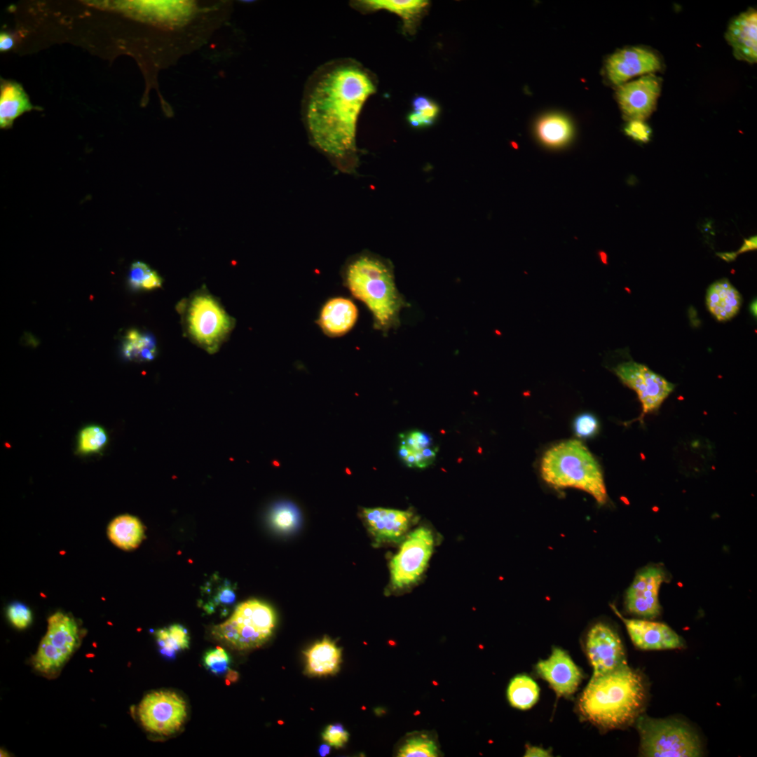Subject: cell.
Masks as SVG:
<instances>
[{
  "instance_id": "49",
  "label": "cell",
  "mask_w": 757,
  "mask_h": 757,
  "mask_svg": "<svg viewBox=\"0 0 757 757\" xmlns=\"http://www.w3.org/2000/svg\"><path fill=\"white\" fill-rule=\"evenodd\" d=\"M737 254H738L737 252L717 253V255H718L721 258L727 261H732L735 260Z\"/></svg>"
},
{
  "instance_id": "11",
  "label": "cell",
  "mask_w": 757,
  "mask_h": 757,
  "mask_svg": "<svg viewBox=\"0 0 757 757\" xmlns=\"http://www.w3.org/2000/svg\"><path fill=\"white\" fill-rule=\"evenodd\" d=\"M614 371L636 393L642 405V416L657 410L675 386L646 365L633 361L619 364Z\"/></svg>"
},
{
  "instance_id": "24",
  "label": "cell",
  "mask_w": 757,
  "mask_h": 757,
  "mask_svg": "<svg viewBox=\"0 0 757 757\" xmlns=\"http://www.w3.org/2000/svg\"><path fill=\"white\" fill-rule=\"evenodd\" d=\"M108 536L117 547L130 550L141 543L144 536V529L137 518L124 514L111 521L108 527Z\"/></svg>"
},
{
  "instance_id": "15",
  "label": "cell",
  "mask_w": 757,
  "mask_h": 757,
  "mask_svg": "<svg viewBox=\"0 0 757 757\" xmlns=\"http://www.w3.org/2000/svg\"><path fill=\"white\" fill-rule=\"evenodd\" d=\"M662 64L658 56L649 49L630 47L619 50L607 59L606 69L608 79L620 86L629 79L659 71Z\"/></svg>"
},
{
  "instance_id": "29",
  "label": "cell",
  "mask_w": 757,
  "mask_h": 757,
  "mask_svg": "<svg viewBox=\"0 0 757 757\" xmlns=\"http://www.w3.org/2000/svg\"><path fill=\"white\" fill-rule=\"evenodd\" d=\"M203 594L207 596L203 608L208 613H214L217 607H229L236 601L233 585L216 575L205 584Z\"/></svg>"
},
{
  "instance_id": "39",
  "label": "cell",
  "mask_w": 757,
  "mask_h": 757,
  "mask_svg": "<svg viewBox=\"0 0 757 757\" xmlns=\"http://www.w3.org/2000/svg\"><path fill=\"white\" fill-rule=\"evenodd\" d=\"M401 444L414 451H421L432 446V438L425 432L414 430L403 434Z\"/></svg>"
},
{
  "instance_id": "1",
  "label": "cell",
  "mask_w": 757,
  "mask_h": 757,
  "mask_svg": "<svg viewBox=\"0 0 757 757\" xmlns=\"http://www.w3.org/2000/svg\"><path fill=\"white\" fill-rule=\"evenodd\" d=\"M376 86L369 74L348 60L328 62L311 76L302 110L313 144L329 156L344 161L356 151L357 119Z\"/></svg>"
},
{
  "instance_id": "34",
  "label": "cell",
  "mask_w": 757,
  "mask_h": 757,
  "mask_svg": "<svg viewBox=\"0 0 757 757\" xmlns=\"http://www.w3.org/2000/svg\"><path fill=\"white\" fill-rule=\"evenodd\" d=\"M399 456L404 463L410 468H425L435 460L437 449L431 446L421 451H414L403 444H400Z\"/></svg>"
},
{
  "instance_id": "22",
  "label": "cell",
  "mask_w": 757,
  "mask_h": 757,
  "mask_svg": "<svg viewBox=\"0 0 757 757\" xmlns=\"http://www.w3.org/2000/svg\"><path fill=\"white\" fill-rule=\"evenodd\" d=\"M706 302L709 311L718 320L725 321L738 313L742 296L730 281L723 278L710 285Z\"/></svg>"
},
{
  "instance_id": "36",
  "label": "cell",
  "mask_w": 757,
  "mask_h": 757,
  "mask_svg": "<svg viewBox=\"0 0 757 757\" xmlns=\"http://www.w3.org/2000/svg\"><path fill=\"white\" fill-rule=\"evenodd\" d=\"M575 435L579 438H590L595 436L599 429L596 417L590 413H583L577 416L573 423Z\"/></svg>"
},
{
  "instance_id": "13",
  "label": "cell",
  "mask_w": 757,
  "mask_h": 757,
  "mask_svg": "<svg viewBox=\"0 0 757 757\" xmlns=\"http://www.w3.org/2000/svg\"><path fill=\"white\" fill-rule=\"evenodd\" d=\"M660 90V79L650 74L619 86L616 96L627 118L644 121L655 109Z\"/></svg>"
},
{
  "instance_id": "10",
  "label": "cell",
  "mask_w": 757,
  "mask_h": 757,
  "mask_svg": "<svg viewBox=\"0 0 757 757\" xmlns=\"http://www.w3.org/2000/svg\"><path fill=\"white\" fill-rule=\"evenodd\" d=\"M137 714L146 730L161 735H170L183 725L187 715L186 704L175 692L154 691L142 699Z\"/></svg>"
},
{
  "instance_id": "4",
  "label": "cell",
  "mask_w": 757,
  "mask_h": 757,
  "mask_svg": "<svg viewBox=\"0 0 757 757\" xmlns=\"http://www.w3.org/2000/svg\"><path fill=\"white\" fill-rule=\"evenodd\" d=\"M540 470L543 479L556 489L582 490L601 505L608 500L599 464L577 439L563 441L549 448L542 457Z\"/></svg>"
},
{
  "instance_id": "28",
  "label": "cell",
  "mask_w": 757,
  "mask_h": 757,
  "mask_svg": "<svg viewBox=\"0 0 757 757\" xmlns=\"http://www.w3.org/2000/svg\"><path fill=\"white\" fill-rule=\"evenodd\" d=\"M540 689L537 683L526 675H518L510 682L507 690L510 704L519 709H528L539 698Z\"/></svg>"
},
{
  "instance_id": "47",
  "label": "cell",
  "mask_w": 757,
  "mask_h": 757,
  "mask_svg": "<svg viewBox=\"0 0 757 757\" xmlns=\"http://www.w3.org/2000/svg\"><path fill=\"white\" fill-rule=\"evenodd\" d=\"M757 238L756 236H751L749 238H745L744 243L737 252V254L743 253L750 250H756L757 247Z\"/></svg>"
},
{
  "instance_id": "30",
  "label": "cell",
  "mask_w": 757,
  "mask_h": 757,
  "mask_svg": "<svg viewBox=\"0 0 757 757\" xmlns=\"http://www.w3.org/2000/svg\"><path fill=\"white\" fill-rule=\"evenodd\" d=\"M439 749L435 741L424 733L416 734L408 737L399 749L400 757H436Z\"/></svg>"
},
{
  "instance_id": "52",
  "label": "cell",
  "mask_w": 757,
  "mask_h": 757,
  "mask_svg": "<svg viewBox=\"0 0 757 757\" xmlns=\"http://www.w3.org/2000/svg\"><path fill=\"white\" fill-rule=\"evenodd\" d=\"M599 257L601 259V261L603 264H607V255H606V254L605 252H599Z\"/></svg>"
},
{
  "instance_id": "3",
  "label": "cell",
  "mask_w": 757,
  "mask_h": 757,
  "mask_svg": "<svg viewBox=\"0 0 757 757\" xmlns=\"http://www.w3.org/2000/svg\"><path fill=\"white\" fill-rule=\"evenodd\" d=\"M344 282L372 313L377 329L386 331L396 325L403 303L391 269L383 261L367 255L357 257L347 266Z\"/></svg>"
},
{
  "instance_id": "35",
  "label": "cell",
  "mask_w": 757,
  "mask_h": 757,
  "mask_svg": "<svg viewBox=\"0 0 757 757\" xmlns=\"http://www.w3.org/2000/svg\"><path fill=\"white\" fill-rule=\"evenodd\" d=\"M231 658L226 651L217 647L207 651L203 657V664L212 673L221 675L229 669Z\"/></svg>"
},
{
  "instance_id": "16",
  "label": "cell",
  "mask_w": 757,
  "mask_h": 757,
  "mask_svg": "<svg viewBox=\"0 0 757 757\" xmlns=\"http://www.w3.org/2000/svg\"><path fill=\"white\" fill-rule=\"evenodd\" d=\"M536 668L559 696L574 693L582 677L571 657L559 648H554L547 659L539 661Z\"/></svg>"
},
{
  "instance_id": "46",
  "label": "cell",
  "mask_w": 757,
  "mask_h": 757,
  "mask_svg": "<svg viewBox=\"0 0 757 757\" xmlns=\"http://www.w3.org/2000/svg\"><path fill=\"white\" fill-rule=\"evenodd\" d=\"M14 45V39L12 36L6 32H1L0 34V50L6 51L13 48Z\"/></svg>"
},
{
  "instance_id": "31",
  "label": "cell",
  "mask_w": 757,
  "mask_h": 757,
  "mask_svg": "<svg viewBox=\"0 0 757 757\" xmlns=\"http://www.w3.org/2000/svg\"><path fill=\"white\" fill-rule=\"evenodd\" d=\"M414 111L408 116V121L414 127H426L431 125L436 118L439 107L430 99L419 96L412 102Z\"/></svg>"
},
{
  "instance_id": "38",
  "label": "cell",
  "mask_w": 757,
  "mask_h": 757,
  "mask_svg": "<svg viewBox=\"0 0 757 757\" xmlns=\"http://www.w3.org/2000/svg\"><path fill=\"white\" fill-rule=\"evenodd\" d=\"M322 737L326 743L339 749L347 743L349 733L341 724L334 723L327 726L322 734Z\"/></svg>"
},
{
  "instance_id": "5",
  "label": "cell",
  "mask_w": 757,
  "mask_h": 757,
  "mask_svg": "<svg viewBox=\"0 0 757 757\" xmlns=\"http://www.w3.org/2000/svg\"><path fill=\"white\" fill-rule=\"evenodd\" d=\"M275 622V613L268 604L251 599L240 603L228 620L214 626L212 634L237 649H250L268 640Z\"/></svg>"
},
{
  "instance_id": "9",
  "label": "cell",
  "mask_w": 757,
  "mask_h": 757,
  "mask_svg": "<svg viewBox=\"0 0 757 757\" xmlns=\"http://www.w3.org/2000/svg\"><path fill=\"white\" fill-rule=\"evenodd\" d=\"M433 546V535L425 527H419L407 536L399 552L390 561L393 588L408 587L420 579L428 564Z\"/></svg>"
},
{
  "instance_id": "14",
  "label": "cell",
  "mask_w": 757,
  "mask_h": 757,
  "mask_svg": "<svg viewBox=\"0 0 757 757\" xmlns=\"http://www.w3.org/2000/svg\"><path fill=\"white\" fill-rule=\"evenodd\" d=\"M665 573L657 566H648L639 572L626 592L627 611L645 618L657 617L660 612L659 590Z\"/></svg>"
},
{
  "instance_id": "8",
  "label": "cell",
  "mask_w": 757,
  "mask_h": 757,
  "mask_svg": "<svg viewBox=\"0 0 757 757\" xmlns=\"http://www.w3.org/2000/svg\"><path fill=\"white\" fill-rule=\"evenodd\" d=\"M79 641V628L69 615L57 612L48 620L47 632L33 657L37 670L48 673L60 668L74 651Z\"/></svg>"
},
{
  "instance_id": "48",
  "label": "cell",
  "mask_w": 757,
  "mask_h": 757,
  "mask_svg": "<svg viewBox=\"0 0 757 757\" xmlns=\"http://www.w3.org/2000/svg\"><path fill=\"white\" fill-rule=\"evenodd\" d=\"M226 678L227 684L236 682L239 678V674L238 671L229 669L226 672Z\"/></svg>"
},
{
  "instance_id": "20",
  "label": "cell",
  "mask_w": 757,
  "mask_h": 757,
  "mask_svg": "<svg viewBox=\"0 0 757 757\" xmlns=\"http://www.w3.org/2000/svg\"><path fill=\"white\" fill-rule=\"evenodd\" d=\"M357 317L358 310L351 299L342 296L333 297L322 307L318 324L327 336L339 337L352 329Z\"/></svg>"
},
{
  "instance_id": "7",
  "label": "cell",
  "mask_w": 757,
  "mask_h": 757,
  "mask_svg": "<svg viewBox=\"0 0 757 757\" xmlns=\"http://www.w3.org/2000/svg\"><path fill=\"white\" fill-rule=\"evenodd\" d=\"M186 308L185 320L190 337L207 352L215 353L232 330L233 319L205 292L194 295Z\"/></svg>"
},
{
  "instance_id": "50",
  "label": "cell",
  "mask_w": 757,
  "mask_h": 757,
  "mask_svg": "<svg viewBox=\"0 0 757 757\" xmlns=\"http://www.w3.org/2000/svg\"><path fill=\"white\" fill-rule=\"evenodd\" d=\"M331 750L330 745L328 744H323L318 748V754L322 756H326L329 754Z\"/></svg>"
},
{
  "instance_id": "45",
  "label": "cell",
  "mask_w": 757,
  "mask_h": 757,
  "mask_svg": "<svg viewBox=\"0 0 757 757\" xmlns=\"http://www.w3.org/2000/svg\"><path fill=\"white\" fill-rule=\"evenodd\" d=\"M526 757L550 756V752L540 747L528 746L524 754Z\"/></svg>"
},
{
  "instance_id": "44",
  "label": "cell",
  "mask_w": 757,
  "mask_h": 757,
  "mask_svg": "<svg viewBox=\"0 0 757 757\" xmlns=\"http://www.w3.org/2000/svg\"><path fill=\"white\" fill-rule=\"evenodd\" d=\"M162 285V279L158 273L153 271L147 276V278L143 282L141 289L145 290H152L158 288Z\"/></svg>"
},
{
  "instance_id": "18",
  "label": "cell",
  "mask_w": 757,
  "mask_h": 757,
  "mask_svg": "<svg viewBox=\"0 0 757 757\" xmlns=\"http://www.w3.org/2000/svg\"><path fill=\"white\" fill-rule=\"evenodd\" d=\"M362 517L377 544L398 543L407 532L413 514L410 511L383 507L364 508Z\"/></svg>"
},
{
  "instance_id": "25",
  "label": "cell",
  "mask_w": 757,
  "mask_h": 757,
  "mask_svg": "<svg viewBox=\"0 0 757 757\" xmlns=\"http://www.w3.org/2000/svg\"><path fill=\"white\" fill-rule=\"evenodd\" d=\"M356 8L374 11L386 10L400 16L409 26L428 4L425 0H364L354 1Z\"/></svg>"
},
{
  "instance_id": "43",
  "label": "cell",
  "mask_w": 757,
  "mask_h": 757,
  "mask_svg": "<svg viewBox=\"0 0 757 757\" xmlns=\"http://www.w3.org/2000/svg\"><path fill=\"white\" fill-rule=\"evenodd\" d=\"M169 634L179 650L189 648V636L187 629L182 625L175 624L168 627Z\"/></svg>"
},
{
  "instance_id": "42",
  "label": "cell",
  "mask_w": 757,
  "mask_h": 757,
  "mask_svg": "<svg viewBox=\"0 0 757 757\" xmlns=\"http://www.w3.org/2000/svg\"><path fill=\"white\" fill-rule=\"evenodd\" d=\"M152 270L145 263L137 261L132 264L129 272V283L134 289H141L142 285Z\"/></svg>"
},
{
  "instance_id": "32",
  "label": "cell",
  "mask_w": 757,
  "mask_h": 757,
  "mask_svg": "<svg viewBox=\"0 0 757 757\" xmlns=\"http://www.w3.org/2000/svg\"><path fill=\"white\" fill-rule=\"evenodd\" d=\"M104 429L99 425H89L81 430L78 439V451L81 454L99 452L107 442Z\"/></svg>"
},
{
  "instance_id": "33",
  "label": "cell",
  "mask_w": 757,
  "mask_h": 757,
  "mask_svg": "<svg viewBox=\"0 0 757 757\" xmlns=\"http://www.w3.org/2000/svg\"><path fill=\"white\" fill-rule=\"evenodd\" d=\"M272 526L280 532H289L299 523V514L294 506L280 503L273 507L269 514Z\"/></svg>"
},
{
  "instance_id": "23",
  "label": "cell",
  "mask_w": 757,
  "mask_h": 757,
  "mask_svg": "<svg viewBox=\"0 0 757 757\" xmlns=\"http://www.w3.org/2000/svg\"><path fill=\"white\" fill-rule=\"evenodd\" d=\"M34 107L19 83L2 80L0 86V127L10 128L14 120Z\"/></svg>"
},
{
  "instance_id": "26",
  "label": "cell",
  "mask_w": 757,
  "mask_h": 757,
  "mask_svg": "<svg viewBox=\"0 0 757 757\" xmlns=\"http://www.w3.org/2000/svg\"><path fill=\"white\" fill-rule=\"evenodd\" d=\"M536 132L545 144L558 147L566 144L572 137L571 122L564 116L550 114L543 117L537 123Z\"/></svg>"
},
{
  "instance_id": "27",
  "label": "cell",
  "mask_w": 757,
  "mask_h": 757,
  "mask_svg": "<svg viewBox=\"0 0 757 757\" xmlns=\"http://www.w3.org/2000/svg\"><path fill=\"white\" fill-rule=\"evenodd\" d=\"M122 353L124 357L130 361H150L155 358L157 353L154 337L137 329H130L124 336Z\"/></svg>"
},
{
  "instance_id": "21",
  "label": "cell",
  "mask_w": 757,
  "mask_h": 757,
  "mask_svg": "<svg viewBox=\"0 0 757 757\" xmlns=\"http://www.w3.org/2000/svg\"><path fill=\"white\" fill-rule=\"evenodd\" d=\"M342 649L325 636L304 652L306 671L309 676H321L336 674L341 663Z\"/></svg>"
},
{
  "instance_id": "40",
  "label": "cell",
  "mask_w": 757,
  "mask_h": 757,
  "mask_svg": "<svg viewBox=\"0 0 757 757\" xmlns=\"http://www.w3.org/2000/svg\"><path fill=\"white\" fill-rule=\"evenodd\" d=\"M625 134L639 142L650 141L652 130L643 121L631 120L625 128Z\"/></svg>"
},
{
  "instance_id": "2",
  "label": "cell",
  "mask_w": 757,
  "mask_h": 757,
  "mask_svg": "<svg viewBox=\"0 0 757 757\" xmlns=\"http://www.w3.org/2000/svg\"><path fill=\"white\" fill-rule=\"evenodd\" d=\"M646 700L642 676L627 664L592 677L578 702L581 715L603 729H615L633 722Z\"/></svg>"
},
{
  "instance_id": "19",
  "label": "cell",
  "mask_w": 757,
  "mask_h": 757,
  "mask_svg": "<svg viewBox=\"0 0 757 757\" xmlns=\"http://www.w3.org/2000/svg\"><path fill=\"white\" fill-rule=\"evenodd\" d=\"M725 39L737 60L749 63L757 60V12L749 8L730 22Z\"/></svg>"
},
{
  "instance_id": "17",
  "label": "cell",
  "mask_w": 757,
  "mask_h": 757,
  "mask_svg": "<svg viewBox=\"0 0 757 757\" xmlns=\"http://www.w3.org/2000/svg\"><path fill=\"white\" fill-rule=\"evenodd\" d=\"M613 608L625 623L636 647L641 650H667L683 647L681 638L666 624L646 620L626 619Z\"/></svg>"
},
{
  "instance_id": "41",
  "label": "cell",
  "mask_w": 757,
  "mask_h": 757,
  "mask_svg": "<svg viewBox=\"0 0 757 757\" xmlns=\"http://www.w3.org/2000/svg\"><path fill=\"white\" fill-rule=\"evenodd\" d=\"M155 634L161 655L167 659H175L179 649L170 638L168 627L156 630Z\"/></svg>"
},
{
  "instance_id": "51",
  "label": "cell",
  "mask_w": 757,
  "mask_h": 757,
  "mask_svg": "<svg viewBox=\"0 0 757 757\" xmlns=\"http://www.w3.org/2000/svg\"><path fill=\"white\" fill-rule=\"evenodd\" d=\"M757 308V306H756V300L755 299L754 301H752V303L750 305V311L751 312L753 315L755 316V318H756V313H757V311H756L757 308Z\"/></svg>"
},
{
  "instance_id": "6",
  "label": "cell",
  "mask_w": 757,
  "mask_h": 757,
  "mask_svg": "<svg viewBox=\"0 0 757 757\" xmlns=\"http://www.w3.org/2000/svg\"><path fill=\"white\" fill-rule=\"evenodd\" d=\"M637 728L643 756L695 757L701 755L698 737L681 721L640 716Z\"/></svg>"
},
{
  "instance_id": "37",
  "label": "cell",
  "mask_w": 757,
  "mask_h": 757,
  "mask_svg": "<svg viewBox=\"0 0 757 757\" xmlns=\"http://www.w3.org/2000/svg\"><path fill=\"white\" fill-rule=\"evenodd\" d=\"M7 615L10 622L18 629H25L32 622L30 609L20 603L11 604L8 608Z\"/></svg>"
},
{
  "instance_id": "12",
  "label": "cell",
  "mask_w": 757,
  "mask_h": 757,
  "mask_svg": "<svg viewBox=\"0 0 757 757\" xmlns=\"http://www.w3.org/2000/svg\"><path fill=\"white\" fill-rule=\"evenodd\" d=\"M586 651L593 668L592 677L602 676L627 664L619 636L603 623L596 624L589 631Z\"/></svg>"
}]
</instances>
